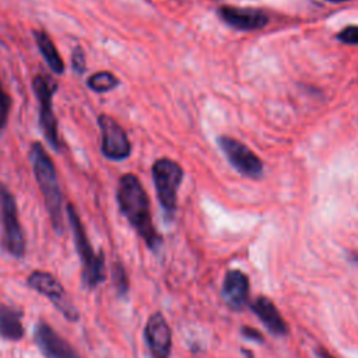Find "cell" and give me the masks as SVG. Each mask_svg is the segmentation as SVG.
Listing matches in <instances>:
<instances>
[{
  "label": "cell",
  "mask_w": 358,
  "mask_h": 358,
  "mask_svg": "<svg viewBox=\"0 0 358 358\" xmlns=\"http://www.w3.org/2000/svg\"><path fill=\"white\" fill-rule=\"evenodd\" d=\"M116 199L120 213L143 238L147 246L150 249H157L162 239L152 224L148 196L136 175L124 173L120 176Z\"/></svg>",
  "instance_id": "cell-1"
},
{
  "label": "cell",
  "mask_w": 358,
  "mask_h": 358,
  "mask_svg": "<svg viewBox=\"0 0 358 358\" xmlns=\"http://www.w3.org/2000/svg\"><path fill=\"white\" fill-rule=\"evenodd\" d=\"M29 161L34 176L42 193L46 211L57 234L63 232V197L57 182L55 164L42 143L35 141L29 147Z\"/></svg>",
  "instance_id": "cell-2"
},
{
  "label": "cell",
  "mask_w": 358,
  "mask_h": 358,
  "mask_svg": "<svg viewBox=\"0 0 358 358\" xmlns=\"http://www.w3.org/2000/svg\"><path fill=\"white\" fill-rule=\"evenodd\" d=\"M66 211H67V220H69L70 228L73 231L76 248L83 263V273H81L83 281L88 288H95L106 277L103 253L99 252L96 255L92 250L91 242L87 236V232L80 220V215L71 203H67Z\"/></svg>",
  "instance_id": "cell-3"
},
{
  "label": "cell",
  "mask_w": 358,
  "mask_h": 358,
  "mask_svg": "<svg viewBox=\"0 0 358 358\" xmlns=\"http://www.w3.org/2000/svg\"><path fill=\"white\" fill-rule=\"evenodd\" d=\"M0 225L1 246L14 257L25 255V236L18 220L17 203L13 193L0 182Z\"/></svg>",
  "instance_id": "cell-4"
},
{
  "label": "cell",
  "mask_w": 358,
  "mask_h": 358,
  "mask_svg": "<svg viewBox=\"0 0 358 358\" xmlns=\"http://www.w3.org/2000/svg\"><path fill=\"white\" fill-rule=\"evenodd\" d=\"M151 172L159 204L165 214L172 217L176 210V194L183 179V169L173 159L159 158L154 162Z\"/></svg>",
  "instance_id": "cell-5"
},
{
  "label": "cell",
  "mask_w": 358,
  "mask_h": 358,
  "mask_svg": "<svg viewBox=\"0 0 358 358\" xmlns=\"http://www.w3.org/2000/svg\"><path fill=\"white\" fill-rule=\"evenodd\" d=\"M32 90L36 94L39 103V124L42 133L49 145L55 151H59L60 140L57 133V120L53 112V94L57 90V84L49 76L36 74L32 80Z\"/></svg>",
  "instance_id": "cell-6"
},
{
  "label": "cell",
  "mask_w": 358,
  "mask_h": 358,
  "mask_svg": "<svg viewBox=\"0 0 358 358\" xmlns=\"http://www.w3.org/2000/svg\"><path fill=\"white\" fill-rule=\"evenodd\" d=\"M101 130V152L110 161H123L131 154V143L124 129L109 115L101 113L96 119Z\"/></svg>",
  "instance_id": "cell-7"
},
{
  "label": "cell",
  "mask_w": 358,
  "mask_h": 358,
  "mask_svg": "<svg viewBox=\"0 0 358 358\" xmlns=\"http://www.w3.org/2000/svg\"><path fill=\"white\" fill-rule=\"evenodd\" d=\"M27 282L32 289L49 298L66 319H69L70 322H77L80 319V313L67 298L63 285L50 273L35 270L29 274Z\"/></svg>",
  "instance_id": "cell-8"
},
{
  "label": "cell",
  "mask_w": 358,
  "mask_h": 358,
  "mask_svg": "<svg viewBox=\"0 0 358 358\" xmlns=\"http://www.w3.org/2000/svg\"><path fill=\"white\" fill-rule=\"evenodd\" d=\"M218 145L225 154L229 164L243 176L248 178H260L263 172V164L260 158L243 143L228 137H218Z\"/></svg>",
  "instance_id": "cell-9"
},
{
  "label": "cell",
  "mask_w": 358,
  "mask_h": 358,
  "mask_svg": "<svg viewBox=\"0 0 358 358\" xmlns=\"http://www.w3.org/2000/svg\"><path fill=\"white\" fill-rule=\"evenodd\" d=\"M144 337L154 358H169L172 350V333L161 312H155L148 317Z\"/></svg>",
  "instance_id": "cell-10"
},
{
  "label": "cell",
  "mask_w": 358,
  "mask_h": 358,
  "mask_svg": "<svg viewBox=\"0 0 358 358\" xmlns=\"http://www.w3.org/2000/svg\"><path fill=\"white\" fill-rule=\"evenodd\" d=\"M36 345L46 358H81L77 351L46 322H39L34 333Z\"/></svg>",
  "instance_id": "cell-11"
},
{
  "label": "cell",
  "mask_w": 358,
  "mask_h": 358,
  "mask_svg": "<svg viewBox=\"0 0 358 358\" xmlns=\"http://www.w3.org/2000/svg\"><path fill=\"white\" fill-rule=\"evenodd\" d=\"M218 14L225 24L241 31H255L268 24L267 14L257 8L221 7Z\"/></svg>",
  "instance_id": "cell-12"
},
{
  "label": "cell",
  "mask_w": 358,
  "mask_h": 358,
  "mask_svg": "<svg viewBox=\"0 0 358 358\" xmlns=\"http://www.w3.org/2000/svg\"><path fill=\"white\" fill-rule=\"evenodd\" d=\"M222 298L228 308L241 310L249 301V278L241 270H228L222 282Z\"/></svg>",
  "instance_id": "cell-13"
},
{
  "label": "cell",
  "mask_w": 358,
  "mask_h": 358,
  "mask_svg": "<svg viewBox=\"0 0 358 358\" xmlns=\"http://www.w3.org/2000/svg\"><path fill=\"white\" fill-rule=\"evenodd\" d=\"M250 308L255 312V315L260 319V322L268 329V331L277 336L287 334V322L282 319L280 310L270 298L260 295L250 303Z\"/></svg>",
  "instance_id": "cell-14"
},
{
  "label": "cell",
  "mask_w": 358,
  "mask_h": 358,
  "mask_svg": "<svg viewBox=\"0 0 358 358\" xmlns=\"http://www.w3.org/2000/svg\"><path fill=\"white\" fill-rule=\"evenodd\" d=\"M35 43L39 49V53L42 55V57L45 59L46 64L49 66V69L56 73V74H63L64 73V62L62 59V56L59 55L56 45L53 43V41L50 39V36L42 31V29H35L32 31Z\"/></svg>",
  "instance_id": "cell-15"
},
{
  "label": "cell",
  "mask_w": 358,
  "mask_h": 358,
  "mask_svg": "<svg viewBox=\"0 0 358 358\" xmlns=\"http://www.w3.org/2000/svg\"><path fill=\"white\" fill-rule=\"evenodd\" d=\"M21 312L17 309L0 305V337L11 341H17L24 336V327L21 322Z\"/></svg>",
  "instance_id": "cell-16"
},
{
  "label": "cell",
  "mask_w": 358,
  "mask_h": 358,
  "mask_svg": "<svg viewBox=\"0 0 358 358\" xmlns=\"http://www.w3.org/2000/svg\"><path fill=\"white\" fill-rule=\"evenodd\" d=\"M119 85V78L110 73V71H96L94 74H91L87 80V87L96 92V94H103L108 92L113 88H116Z\"/></svg>",
  "instance_id": "cell-17"
},
{
  "label": "cell",
  "mask_w": 358,
  "mask_h": 358,
  "mask_svg": "<svg viewBox=\"0 0 358 358\" xmlns=\"http://www.w3.org/2000/svg\"><path fill=\"white\" fill-rule=\"evenodd\" d=\"M11 109V96L4 91L1 80H0V134L7 126L8 115Z\"/></svg>",
  "instance_id": "cell-18"
},
{
  "label": "cell",
  "mask_w": 358,
  "mask_h": 358,
  "mask_svg": "<svg viewBox=\"0 0 358 358\" xmlns=\"http://www.w3.org/2000/svg\"><path fill=\"white\" fill-rule=\"evenodd\" d=\"M71 69L74 70L76 74L81 76L87 70V63H85V53L81 46H76L71 52Z\"/></svg>",
  "instance_id": "cell-19"
},
{
  "label": "cell",
  "mask_w": 358,
  "mask_h": 358,
  "mask_svg": "<svg viewBox=\"0 0 358 358\" xmlns=\"http://www.w3.org/2000/svg\"><path fill=\"white\" fill-rule=\"evenodd\" d=\"M113 280H115V285L117 288V292L120 295L126 294V291L129 288V281H127L126 271H124V268L120 263H116L115 267H113Z\"/></svg>",
  "instance_id": "cell-20"
},
{
  "label": "cell",
  "mask_w": 358,
  "mask_h": 358,
  "mask_svg": "<svg viewBox=\"0 0 358 358\" xmlns=\"http://www.w3.org/2000/svg\"><path fill=\"white\" fill-rule=\"evenodd\" d=\"M337 39L348 45H358V25L345 27L337 34Z\"/></svg>",
  "instance_id": "cell-21"
},
{
  "label": "cell",
  "mask_w": 358,
  "mask_h": 358,
  "mask_svg": "<svg viewBox=\"0 0 358 358\" xmlns=\"http://www.w3.org/2000/svg\"><path fill=\"white\" fill-rule=\"evenodd\" d=\"M241 331H242V336L246 337V338H249V340H253V341H257V343H262V341H263V336H262L256 329L243 326Z\"/></svg>",
  "instance_id": "cell-22"
},
{
  "label": "cell",
  "mask_w": 358,
  "mask_h": 358,
  "mask_svg": "<svg viewBox=\"0 0 358 358\" xmlns=\"http://www.w3.org/2000/svg\"><path fill=\"white\" fill-rule=\"evenodd\" d=\"M317 354H319V357H320V358H334V357H331L329 352H326L324 350H319V351H317Z\"/></svg>",
  "instance_id": "cell-23"
},
{
  "label": "cell",
  "mask_w": 358,
  "mask_h": 358,
  "mask_svg": "<svg viewBox=\"0 0 358 358\" xmlns=\"http://www.w3.org/2000/svg\"><path fill=\"white\" fill-rule=\"evenodd\" d=\"M326 1H330V3H343V1H348V0H326Z\"/></svg>",
  "instance_id": "cell-24"
}]
</instances>
